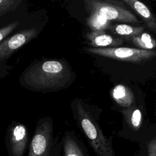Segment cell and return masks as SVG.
<instances>
[{
	"label": "cell",
	"instance_id": "1",
	"mask_svg": "<svg viewBox=\"0 0 156 156\" xmlns=\"http://www.w3.org/2000/svg\"><path fill=\"white\" fill-rule=\"evenodd\" d=\"M76 75L63 59L44 60L32 63L21 74L20 84L37 92H54L68 87Z\"/></svg>",
	"mask_w": 156,
	"mask_h": 156
},
{
	"label": "cell",
	"instance_id": "2",
	"mask_svg": "<svg viewBox=\"0 0 156 156\" xmlns=\"http://www.w3.org/2000/svg\"><path fill=\"white\" fill-rule=\"evenodd\" d=\"M77 124L97 156H115L111 139L107 138L101 129L98 121L86 108L80 99L72 104Z\"/></svg>",
	"mask_w": 156,
	"mask_h": 156
},
{
	"label": "cell",
	"instance_id": "3",
	"mask_svg": "<svg viewBox=\"0 0 156 156\" xmlns=\"http://www.w3.org/2000/svg\"><path fill=\"white\" fill-rule=\"evenodd\" d=\"M54 151V127L51 118L40 119L30 141L27 156H51Z\"/></svg>",
	"mask_w": 156,
	"mask_h": 156
},
{
	"label": "cell",
	"instance_id": "4",
	"mask_svg": "<svg viewBox=\"0 0 156 156\" xmlns=\"http://www.w3.org/2000/svg\"><path fill=\"white\" fill-rule=\"evenodd\" d=\"M88 53L118 60L141 63L156 57V50H145L126 47L116 48H85Z\"/></svg>",
	"mask_w": 156,
	"mask_h": 156
},
{
	"label": "cell",
	"instance_id": "5",
	"mask_svg": "<svg viewBox=\"0 0 156 156\" xmlns=\"http://www.w3.org/2000/svg\"><path fill=\"white\" fill-rule=\"evenodd\" d=\"M84 2L89 13H98L110 21L140 23L135 14L123 5L103 0H84Z\"/></svg>",
	"mask_w": 156,
	"mask_h": 156
},
{
	"label": "cell",
	"instance_id": "6",
	"mask_svg": "<svg viewBox=\"0 0 156 156\" xmlns=\"http://www.w3.org/2000/svg\"><path fill=\"white\" fill-rule=\"evenodd\" d=\"M29 141L26 127L21 123L12 124L7 129L6 146L9 156H23Z\"/></svg>",
	"mask_w": 156,
	"mask_h": 156
},
{
	"label": "cell",
	"instance_id": "7",
	"mask_svg": "<svg viewBox=\"0 0 156 156\" xmlns=\"http://www.w3.org/2000/svg\"><path fill=\"white\" fill-rule=\"evenodd\" d=\"M38 35L35 28L21 30L10 38L0 42V61L5 62L16 51Z\"/></svg>",
	"mask_w": 156,
	"mask_h": 156
},
{
	"label": "cell",
	"instance_id": "8",
	"mask_svg": "<svg viewBox=\"0 0 156 156\" xmlns=\"http://www.w3.org/2000/svg\"><path fill=\"white\" fill-rule=\"evenodd\" d=\"M143 21L146 27L152 32L156 34V16L150 9L140 0H122Z\"/></svg>",
	"mask_w": 156,
	"mask_h": 156
},
{
	"label": "cell",
	"instance_id": "9",
	"mask_svg": "<svg viewBox=\"0 0 156 156\" xmlns=\"http://www.w3.org/2000/svg\"><path fill=\"white\" fill-rule=\"evenodd\" d=\"M87 37L93 48H116L124 42L122 38L114 37L104 31H91L87 34Z\"/></svg>",
	"mask_w": 156,
	"mask_h": 156
},
{
	"label": "cell",
	"instance_id": "10",
	"mask_svg": "<svg viewBox=\"0 0 156 156\" xmlns=\"http://www.w3.org/2000/svg\"><path fill=\"white\" fill-rule=\"evenodd\" d=\"M63 139V156H89L83 144L74 133L68 132Z\"/></svg>",
	"mask_w": 156,
	"mask_h": 156
},
{
	"label": "cell",
	"instance_id": "11",
	"mask_svg": "<svg viewBox=\"0 0 156 156\" xmlns=\"http://www.w3.org/2000/svg\"><path fill=\"white\" fill-rule=\"evenodd\" d=\"M113 101L120 107L127 108L134 104L135 98L132 90L122 84L115 85L111 91Z\"/></svg>",
	"mask_w": 156,
	"mask_h": 156
},
{
	"label": "cell",
	"instance_id": "12",
	"mask_svg": "<svg viewBox=\"0 0 156 156\" xmlns=\"http://www.w3.org/2000/svg\"><path fill=\"white\" fill-rule=\"evenodd\" d=\"M123 116L129 127L133 130L140 128L143 122V113L140 108L133 104L122 110Z\"/></svg>",
	"mask_w": 156,
	"mask_h": 156
},
{
	"label": "cell",
	"instance_id": "13",
	"mask_svg": "<svg viewBox=\"0 0 156 156\" xmlns=\"http://www.w3.org/2000/svg\"><path fill=\"white\" fill-rule=\"evenodd\" d=\"M87 25L92 31H104L112 27L110 21L96 13H90Z\"/></svg>",
	"mask_w": 156,
	"mask_h": 156
},
{
	"label": "cell",
	"instance_id": "14",
	"mask_svg": "<svg viewBox=\"0 0 156 156\" xmlns=\"http://www.w3.org/2000/svg\"><path fill=\"white\" fill-rule=\"evenodd\" d=\"M110 30L113 33L121 36L127 37L129 38L140 35L144 32L145 27L143 26H134L126 24L112 26Z\"/></svg>",
	"mask_w": 156,
	"mask_h": 156
},
{
	"label": "cell",
	"instance_id": "15",
	"mask_svg": "<svg viewBox=\"0 0 156 156\" xmlns=\"http://www.w3.org/2000/svg\"><path fill=\"white\" fill-rule=\"evenodd\" d=\"M130 39L139 49L154 50L156 48V40L149 34L145 32L140 35L132 37Z\"/></svg>",
	"mask_w": 156,
	"mask_h": 156
},
{
	"label": "cell",
	"instance_id": "16",
	"mask_svg": "<svg viewBox=\"0 0 156 156\" xmlns=\"http://www.w3.org/2000/svg\"><path fill=\"white\" fill-rule=\"evenodd\" d=\"M20 2V0H0V16L12 10Z\"/></svg>",
	"mask_w": 156,
	"mask_h": 156
},
{
	"label": "cell",
	"instance_id": "17",
	"mask_svg": "<svg viewBox=\"0 0 156 156\" xmlns=\"http://www.w3.org/2000/svg\"><path fill=\"white\" fill-rule=\"evenodd\" d=\"M19 24L18 21H15L0 29V42L4 41V39L11 33Z\"/></svg>",
	"mask_w": 156,
	"mask_h": 156
},
{
	"label": "cell",
	"instance_id": "18",
	"mask_svg": "<svg viewBox=\"0 0 156 156\" xmlns=\"http://www.w3.org/2000/svg\"><path fill=\"white\" fill-rule=\"evenodd\" d=\"M147 156H156V137L147 144Z\"/></svg>",
	"mask_w": 156,
	"mask_h": 156
},
{
	"label": "cell",
	"instance_id": "19",
	"mask_svg": "<svg viewBox=\"0 0 156 156\" xmlns=\"http://www.w3.org/2000/svg\"><path fill=\"white\" fill-rule=\"evenodd\" d=\"M52 2H55V1H57L58 0H51Z\"/></svg>",
	"mask_w": 156,
	"mask_h": 156
}]
</instances>
